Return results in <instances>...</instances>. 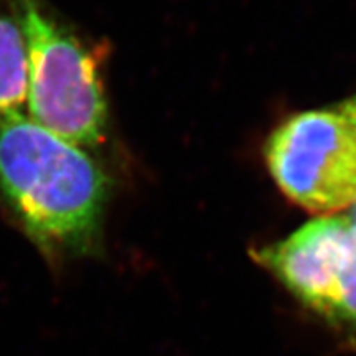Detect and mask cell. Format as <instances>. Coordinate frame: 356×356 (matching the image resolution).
Here are the masks:
<instances>
[{
	"mask_svg": "<svg viewBox=\"0 0 356 356\" xmlns=\"http://www.w3.org/2000/svg\"><path fill=\"white\" fill-rule=\"evenodd\" d=\"M0 193L51 269L96 252L108 180L78 145L24 115L0 121Z\"/></svg>",
	"mask_w": 356,
	"mask_h": 356,
	"instance_id": "obj_1",
	"label": "cell"
},
{
	"mask_svg": "<svg viewBox=\"0 0 356 356\" xmlns=\"http://www.w3.org/2000/svg\"><path fill=\"white\" fill-rule=\"evenodd\" d=\"M29 43L30 119L74 145L104 139L106 101L95 55L42 0H19Z\"/></svg>",
	"mask_w": 356,
	"mask_h": 356,
	"instance_id": "obj_2",
	"label": "cell"
},
{
	"mask_svg": "<svg viewBox=\"0 0 356 356\" xmlns=\"http://www.w3.org/2000/svg\"><path fill=\"white\" fill-rule=\"evenodd\" d=\"M266 160L280 190L307 210L356 204V131L340 111L287 119L270 134Z\"/></svg>",
	"mask_w": 356,
	"mask_h": 356,
	"instance_id": "obj_3",
	"label": "cell"
},
{
	"mask_svg": "<svg viewBox=\"0 0 356 356\" xmlns=\"http://www.w3.org/2000/svg\"><path fill=\"white\" fill-rule=\"evenodd\" d=\"M351 244L348 218H318L282 241L252 252L307 309L333 327Z\"/></svg>",
	"mask_w": 356,
	"mask_h": 356,
	"instance_id": "obj_4",
	"label": "cell"
},
{
	"mask_svg": "<svg viewBox=\"0 0 356 356\" xmlns=\"http://www.w3.org/2000/svg\"><path fill=\"white\" fill-rule=\"evenodd\" d=\"M29 43L19 0L0 2V121L29 109Z\"/></svg>",
	"mask_w": 356,
	"mask_h": 356,
	"instance_id": "obj_5",
	"label": "cell"
},
{
	"mask_svg": "<svg viewBox=\"0 0 356 356\" xmlns=\"http://www.w3.org/2000/svg\"><path fill=\"white\" fill-rule=\"evenodd\" d=\"M333 328L346 341L356 345V226L351 225L350 254L338 291V307Z\"/></svg>",
	"mask_w": 356,
	"mask_h": 356,
	"instance_id": "obj_6",
	"label": "cell"
},
{
	"mask_svg": "<svg viewBox=\"0 0 356 356\" xmlns=\"http://www.w3.org/2000/svg\"><path fill=\"white\" fill-rule=\"evenodd\" d=\"M341 114L345 115L346 118V121H348L351 126L355 127V131H356V97H353V99H350L348 102H345L343 106H341L340 109Z\"/></svg>",
	"mask_w": 356,
	"mask_h": 356,
	"instance_id": "obj_7",
	"label": "cell"
},
{
	"mask_svg": "<svg viewBox=\"0 0 356 356\" xmlns=\"http://www.w3.org/2000/svg\"><path fill=\"white\" fill-rule=\"evenodd\" d=\"M348 220H350V222H351V225H353V226H356V204H355V210H353V215H351V216L348 218Z\"/></svg>",
	"mask_w": 356,
	"mask_h": 356,
	"instance_id": "obj_8",
	"label": "cell"
}]
</instances>
